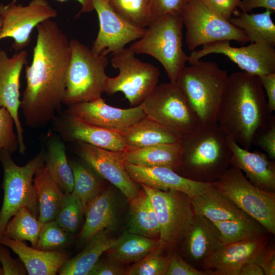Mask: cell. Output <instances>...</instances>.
<instances>
[{
    "label": "cell",
    "mask_w": 275,
    "mask_h": 275,
    "mask_svg": "<svg viewBox=\"0 0 275 275\" xmlns=\"http://www.w3.org/2000/svg\"><path fill=\"white\" fill-rule=\"evenodd\" d=\"M31 64L26 66V86L21 100L25 124L46 125L55 116L65 93L71 58L70 40L56 22L48 19L37 26Z\"/></svg>",
    "instance_id": "obj_1"
},
{
    "label": "cell",
    "mask_w": 275,
    "mask_h": 275,
    "mask_svg": "<svg viewBox=\"0 0 275 275\" xmlns=\"http://www.w3.org/2000/svg\"><path fill=\"white\" fill-rule=\"evenodd\" d=\"M270 114L259 76L243 71L228 75L216 118L227 136L249 150Z\"/></svg>",
    "instance_id": "obj_2"
},
{
    "label": "cell",
    "mask_w": 275,
    "mask_h": 275,
    "mask_svg": "<svg viewBox=\"0 0 275 275\" xmlns=\"http://www.w3.org/2000/svg\"><path fill=\"white\" fill-rule=\"evenodd\" d=\"M180 164L176 171L191 180L217 181L231 166L232 153L227 136L217 123L201 124L180 138Z\"/></svg>",
    "instance_id": "obj_3"
},
{
    "label": "cell",
    "mask_w": 275,
    "mask_h": 275,
    "mask_svg": "<svg viewBox=\"0 0 275 275\" xmlns=\"http://www.w3.org/2000/svg\"><path fill=\"white\" fill-rule=\"evenodd\" d=\"M183 23L180 14H167L151 20L143 36L128 47L135 54H146L163 66L176 84L188 61L183 48Z\"/></svg>",
    "instance_id": "obj_4"
},
{
    "label": "cell",
    "mask_w": 275,
    "mask_h": 275,
    "mask_svg": "<svg viewBox=\"0 0 275 275\" xmlns=\"http://www.w3.org/2000/svg\"><path fill=\"white\" fill-rule=\"evenodd\" d=\"M228 75L216 63L201 60L185 66L179 74L176 84L200 124L217 123V111Z\"/></svg>",
    "instance_id": "obj_5"
},
{
    "label": "cell",
    "mask_w": 275,
    "mask_h": 275,
    "mask_svg": "<svg viewBox=\"0 0 275 275\" xmlns=\"http://www.w3.org/2000/svg\"><path fill=\"white\" fill-rule=\"evenodd\" d=\"M45 153L42 150L23 166L17 165L11 154L3 149L0 161L4 171V199L0 210V237L12 216L22 207L28 209L38 217L37 196L34 177L38 169L45 163Z\"/></svg>",
    "instance_id": "obj_6"
},
{
    "label": "cell",
    "mask_w": 275,
    "mask_h": 275,
    "mask_svg": "<svg viewBox=\"0 0 275 275\" xmlns=\"http://www.w3.org/2000/svg\"><path fill=\"white\" fill-rule=\"evenodd\" d=\"M71 58L63 103L69 106L96 99L104 92L108 58L94 53L77 39L70 40Z\"/></svg>",
    "instance_id": "obj_7"
},
{
    "label": "cell",
    "mask_w": 275,
    "mask_h": 275,
    "mask_svg": "<svg viewBox=\"0 0 275 275\" xmlns=\"http://www.w3.org/2000/svg\"><path fill=\"white\" fill-rule=\"evenodd\" d=\"M129 48L112 53L113 67L118 69L117 76H107L104 92L113 95L122 92L132 106L141 104L153 92L159 82L160 71L154 65L144 62Z\"/></svg>",
    "instance_id": "obj_8"
},
{
    "label": "cell",
    "mask_w": 275,
    "mask_h": 275,
    "mask_svg": "<svg viewBox=\"0 0 275 275\" xmlns=\"http://www.w3.org/2000/svg\"><path fill=\"white\" fill-rule=\"evenodd\" d=\"M141 104L146 116L179 138L200 124L181 90L170 81L158 84Z\"/></svg>",
    "instance_id": "obj_9"
},
{
    "label": "cell",
    "mask_w": 275,
    "mask_h": 275,
    "mask_svg": "<svg viewBox=\"0 0 275 275\" xmlns=\"http://www.w3.org/2000/svg\"><path fill=\"white\" fill-rule=\"evenodd\" d=\"M185 28V42L193 51L200 45L223 41L249 42L245 32L226 20L204 0H189L181 13Z\"/></svg>",
    "instance_id": "obj_10"
},
{
    "label": "cell",
    "mask_w": 275,
    "mask_h": 275,
    "mask_svg": "<svg viewBox=\"0 0 275 275\" xmlns=\"http://www.w3.org/2000/svg\"><path fill=\"white\" fill-rule=\"evenodd\" d=\"M140 185L156 213L161 245L172 253L179 245L195 214L191 197L179 191H163Z\"/></svg>",
    "instance_id": "obj_11"
},
{
    "label": "cell",
    "mask_w": 275,
    "mask_h": 275,
    "mask_svg": "<svg viewBox=\"0 0 275 275\" xmlns=\"http://www.w3.org/2000/svg\"><path fill=\"white\" fill-rule=\"evenodd\" d=\"M213 185L239 208L275 234V192L253 184L238 168L231 166Z\"/></svg>",
    "instance_id": "obj_12"
},
{
    "label": "cell",
    "mask_w": 275,
    "mask_h": 275,
    "mask_svg": "<svg viewBox=\"0 0 275 275\" xmlns=\"http://www.w3.org/2000/svg\"><path fill=\"white\" fill-rule=\"evenodd\" d=\"M57 10L47 0H31L28 5L12 2L0 4V16L3 20L0 40H13L12 48L19 51L28 46L34 28L42 22L57 17Z\"/></svg>",
    "instance_id": "obj_13"
},
{
    "label": "cell",
    "mask_w": 275,
    "mask_h": 275,
    "mask_svg": "<svg viewBox=\"0 0 275 275\" xmlns=\"http://www.w3.org/2000/svg\"><path fill=\"white\" fill-rule=\"evenodd\" d=\"M211 53L223 54L242 71L258 76L275 73L274 47L255 43L242 47L232 46L229 41L205 44L201 49L191 51L188 62L192 64Z\"/></svg>",
    "instance_id": "obj_14"
},
{
    "label": "cell",
    "mask_w": 275,
    "mask_h": 275,
    "mask_svg": "<svg viewBox=\"0 0 275 275\" xmlns=\"http://www.w3.org/2000/svg\"><path fill=\"white\" fill-rule=\"evenodd\" d=\"M92 1L99 23L97 36L91 48L94 53L107 56L118 52L145 33L146 29L135 27L123 19L106 0Z\"/></svg>",
    "instance_id": "obj_15"
},
{
    "label": "cell",
    "mask_w": 275,
    "mask_h": 275,
    "mask_svg": "<svg viewBox=\"0 0 275 275\" xmlns=\"http://www.w3.org/2000/svg\"><path fill=\"white\" fill-rule=\"evenodd\" d=\"M78 153L82 160L103 179L118 188L130 201L140 190L125 167L124 151H115L78 143Z\"/></svg>",
    "instance_id": "obj_16"
},
{
    "label": "cell",
    "mask_w": 275,
    "mask_h": 275,
    "mask_svg": "<svg viewBox=\"0 0 275 275\" xmlns=\"http://www.w3.org/2000/svg\"><path fill=\"white\" fill-rule=\"evenodd\" d=\"M28 52L23 49L16 52L11 57L0 49V107H5L14 120L18 141V150L24 154L26 150L23 129L19 117L20 107V77L23 67L28 63Z\"/></svg>",
    "instance_id": "obj_17"
},
{
    "label": "cell",
    "mask_w": 275,
    "mask_h": 275,
    "mask_svg": "<svg viewBox=\"0 0 275 275\" xmlns=\"http://www.w3.org/2000/svg\"><path fill=\"white\" fill-rule=\"evenodd\" d=\"M66 112L94 125L119 133L146 116L142 104L120 108L108 105L101 97L71 105Z\"/></svg>",
    "instance_id": "obj_18"
},
{
    "label": "cell",
    "mask_w": 275,
    "mask_h": 275,
    "mask_svg": "<svg viewBox=\"0 0 275 275\" xmlns=\"http://www.w3.org/2000/svg\"><path fill=\"white\" fill-rule=\"evenodd\" d=\"M268 234L222 245L203 260L202 268L210 275H239L242 267L254 261L268 244Z\"/></svg>",
    "instance_id": "obj_19"
},
{
    "label": "cell",
    "mask_w": 275,
    "mask_h": 275,
    "mask_svg": "<svg viewBox=\"0 0 275 275\" xmlns=\"http://www.w3.org/2000/svg\"><path fill=\"white\" fill-rule=\"evenodd\" d=\"M125 167L131 179L136 183L163 191H181L190 197L203 193L212 185V183L191 180L167 167H145L125 162Z\"/></svg>",
    "instance_id": "obj_20"
},
{
    "label": "cell",
    "mask_w": 275,
    "mask_h": 275,
    "mask_svg": "<svg viewBox=\"0 0 275 275\" xmlns=\"http://www.w3.org/2000/svg\"><path fill=\"white\" fill-rule=\"evenodd\" d=\"M56 127L60 134L69 141L115 151L127 149L120 133L94 125L66 112L57 121Z\"/></svg>",
    "instance_id": "obj_21"
},
{
    "label": "cell",
    "mask_w": 275,
    "mask_h": 275,
    "mask_svg": "<svg viewBox=\"0 0 275 275\" xmlns=\"http://www.w3.org/2000/svg\"><path fill=\"white\" fill-rule=\"evenodd\" d=\"M222 245L221 233L215 225L196 213L179 244L185 256L195 266L202 265L203 260Z\"/></svg>",
    "instance_id": "obj_22"
},
{
    "label": "cell",
    "mask_w": 275,
    "mask_h": 275,
    "mask_svg": "<svg viewBox=\"0 0 275 275\" xmlns=\"http://www.w3.org/2000/svg\"><path fill=\"white\" fill-rule=\"evenodd\" d=\"M232 153L231 165L245 172L246 177L257 187L275 192V163L266 154L251 152L239 145L227 136Z\"/></svg>",
    "instance_id": "obj_23"
},
{
    "label": "cell",
    "mask_w": 275,
    "mask_h": 275,
    "mask_svg": "<svg viewBox=\"0 0 275 275\" xmlns=\"http://www.w3.org/2000/svg\"><path fill=\"white\" fill-rule=\"evenodd\" d=\"M115 194L111 188H105L87 205L85 221L78 234L80 243L86 244L104 229L113 230L117 224Z\"/></svg>",
    "instance_id": "obj_24"
},
{
    "label": "cell",
    "mask_w": 275,
    "mask_h": 275,
    "mask_svg": "<svg viewBox=\"0 0 275 275\" xmlns=\"http://www.w3.org/2000/svg\"><path fill=\"white\" fill-rule=\"evenodd\" d=\"M0 244L11 249L19 257L29 275H54L68 260L67 253L62 250L44 251L28 246L23 241L4 235Z\"/></svg>",
    "instance_id": "obj_25"
},
{
    "label": "cell",
    "mask_w": 275,
    "mask_h": 275,
    "mask_svg": "<svg viewBox=\"0 0 275 275\" xmlns=\"http://www.w3.org/2000/svg\"><path fill=\"white\" fill-rule=\"evenodd\" d=\"M195 213L213 223L251 217L213 184L203 193L191 197Z\"/></svg>",
    "instance_id": "obj_26"
},
{
    "label": "cell",
    "mask_w": 275,
    "mask_h": 275,
    "mask_svg": "<svg viewBox=\"0 0 275 275\" xmlns=\"http://www.w3.org/2000/svg\"><path fill=\"white\" fill-rule=\"evenodd\" d=\"M181 153L179 141L126 149L124 152V159L125 162L139 166L164 167L176 171L180 164Z\"/></svg>",
    "instance_id": "obj_27"
},
{
    "label": "cell",
    "mask_w": 275,
    "mask_h": 275,
    "mask_svg": "<svg viewBox=\"0 0 275 275\" xmlns=\"http://www.w3.org/2000/svg\"><path fill=\"white\" fill-rule=\"evenodd\" d=\"M111 230L104 229L92 237L85 249L74 257L68 259L58 271L60 275H88L92 267L115 242Z\"/></svg>",
    "instance_id": "obj_28"
},
{
    "label": "cell",
    "mask_w": 275,
    "mask_h": 275,
    "mask_svg": "<svg viewBox=\"0 0 275 275\" xmlns=\"http://www.w3.org/2000/svg\"><path fill=\"white\" fill-rule=\"evenodd\" d=\"M39 208L38 219L42 223L54 219L65 197L64 193L49 175L44 164L34 177Z\"/></svg>",
    "instance_id": "obj_29"
},
{
    "label": "cell",
    "mask_w": 275,
    "mask_h": 275,
    "mask_svg": "<svg viewBox=\"0 0 275 275\" xmlns=\"http://www.w3.org/2000/svg\"><path fill=\"white\" fill-rule=\"evenodd\" d=\"M160 246L158 239L126 231L105 252L110 259L120 264L134 263Z\"/></svg>",
    "instance_id": "obj_30"
},
{
    "label": "cell",
    "mask_w": 275,
    "mask_h": 275,
    "mask_svg": "<svg viewBox=\"0 0 275 275\" xmlns=\"http://www.w3.org/2000/svg\"><path fill=\"white\" fill-rule=\"evenodd\" d=\"M128 232L147 237L158 239L160 225L150 199L143 189L129 201Z\"/></svg>",
    "instance_id": "obj_31"
},
{
    "label": "cell",
    "mask_w": 275,
    "mask_h": 275,
    "mask_svg": "<svg viewBox=\"0 0 275 275\" xmlns=\"http://www.w3.org/2000/svg\"><path fill=\"white\" fill-rule=\"evenodd\" d=\"M272 12L268 10L259 13L236 10L229 21L245 32L251 43L274 47L275 24L271 17Z\"/></svg>",
    "instance_id": "obj_32"
},
{
    "label": "cell",
    "mask_w": 275,
    "mask_h": 275,
    "mask_svg": "<svg viewBox=\"0 0 275 275\" xmlns=\"http://www.w3.org/2000/svg\"><path fill=\"white\" fill-rule=\"evenodd\" d=\"M120 134L127 149L143 148L161 143H177L180 139L147 116Z\"/></svg>",
    "instance_id": "obj_33"
},
{
    "label": "cell",
    "mask_w": 275,
    "mask_h": 275,
    "mask_svg": "<svg viewBox=\"0 0 275 275\" xmlns=\"http://www.w3.org/2000/svg\"><path fill=\"white\" fill-rule=\"evenodd\" d=\"M45 165L52 179L64 193L72 192L73 171L67 160L65 145L59 140L53 139L49 142Z\"/></svg>",
    "instance_id": "obj_34"
},
{
    "label": "cell",
    "mask_w": 275,
    "mask_h": 275,
    "mask_svg": "<svg viewBox=\"0 0 275 275\" xmlns=\"http://www.w3.org/2000/svg\"><path fill=\"white\" fill-rule=\"evenodd\" d=\"M74 176L72 193L79 199L85 209L89 203L105 188L102 178L83 162H69Z\"/></svg>",
    "instance_id": "obj_35"
},
{
    "label": "cell",
    "mask_w": 275,
    "mask_h": 275,
    "mask_svg": "<svg viewBox=\"0 0 275 275\" xmlns=\"http://www.w3.org/2000/svg\"><path fill=\"white\" fill-rule=\"evenodd\" d=\"M42 225L28 209L22 207L9 219L3 235L20 241H29L35 248Z\"/></svg>",
    "instance_id": "obj_36"
},
{
    "label": "cell",
    "mask_w": 275,
    "mask_h": 275,
    "mask_svg": "<svg viewBox=\"0 0 275 275\" xmlns=\"http://www.w3.org/2000/svg\"><path fill=\"white\" fill-rule=\"evenodd\" d=\"M213 223L221 233L223 245L269 234L262 224L252 217Z\"/></svg>",
    "instance_id": "obj_37"
},
{
    "label": "cell",
    "mask_w": 275,
    "mask_h": 275,
    "mask_svg": "<svg viewBox=\"0 0 275 275\" xmlns=\"http://www.w3.org/2000/svg\"><path fill=\"white\" fill-rule=\"evenodd\" d=\"M110 7L129 24L146 29L151 21V0H106Z\"/></svg>",
    "instance_id": "obj_38"
},
{
    "label": "cell",
    "mask_w": 275,
    "mask_h": 275,
    "mask_svg": "<svg viewBox=\"0 0 275 275\" xmlns=\"http://www.w3.org/2000/svg\"><path fill=\"white\" fill-rule=\"evenodd\" d=\"M84 214L79 199L72 192L65 193L63 204L54 219L67 233L73 234L78 231Z\"/></svg>",
    "instance_id": "obj_39"
},
{
    "label": "cell",
    "mask_w": 275,
    "mask_h": 275,
    "mask_svg": "<svg viewBox=\"0 0 275 275\" xmlns=\"http://www.w3.org/2000/svg\"><path fill=\"white\" fill-rule=\"evenodd\" d=\"M160 246L127 269L126 275H166L169 263Z\"/></svg>",
    "instance_id": "obj_40"
},
{
    "label": "cell",
    "mask_w": 275,
    "mask_h": 275,
    "mask_svg": "<svg viewBox=\"0 0 275 275\" xmlns=\"http://www.w3.org/2000/svg\"><path fill=\"white\" fill-rule=\"evenodd\" d=\"M67 233L55 219L43 223L35 248L44 251L60 250L70 242Z\"/></svg>",
    "instance_id": "obj_41"
},
{
    "label": "cell",
    "mask_w": 275,
    "mask_h": 275,
    "mask_svg": "<svg viewBox=\"0 0 275 275\" xmlns=\"http://www.w3.org/2000/svg\"><path fill=\"white\" fill-rule=\"evenodd\" d=\"M14 125V120L8 110L5 107H0V151L5 149L12 154L18 149Z\"/></svg>",
    "instance_id": "obj_42"
},
{
    "label": "cell",
    "mask_w": 275,
    "mask_h": 275,
    "mask_svg": "<svg viewBox=\"0 0 275 275\" xmlns=\"http://www.w3.org/2000/svg\"><path fill=\"white\" fill-rule=\"evenodd\" d=\"M264 151L268 157L275 159V118L270 115L267 124L255 138L254 143Z\"/></svg>",
    "instance_id": "obj_43"
},
{
    "label": "cell",
    "mask_w": 275,
    "mask_h": 275,
    "mask_svg": "<svg viewBox=\"0 0 275 275\" xmlns=\"http://www.w3.org/2000/svg\"><path fill=\"white\" fill-rule=\"evenodd\" d=\"M209 271L199 270L191 265L175 251L169 256V263L166 275H207Z\"/></svg>",
    "instance_id": "obj_44"
},
{
    "label": "cell",
    "mask_w": 275,
    "mask_h": 275,
    "mask_svg": "<svg viewBox=\"0 0 275 275\" xmlns=\"http://www.w3.org/2000/svg\"><path fill=\"white\" fill-rule=\"evenodd\" d=\"M0 263L2 275H25L26 270L19 259H14L8 247L0 244Z\"/></svg>",
    "instance_id": "obj_45"
},
{
    "label": "cell",
    "mask_w": 275,
    "mask_h": 275,
    "mask_svg": "<svg viewBox=\"0 0 275 275\" xmlns=\"http://www.w3.org/2000/svg\"><path fill=\"white\" fill-rule=\"evenodd\" d=\"M186 0H151V21L167 14H180Z\"/></svg>",
    "instance_id": "obj_46"
},
{
    "label": "cell",
    "mask_w": 275,
    "mask_h": 275,
    "mask_svg": "<svg viewBox=\"0 0 275 275\" xmlns=\"http://www.w3.org/2000/svg\"><path fill=\"white\" fill-rule=\"evenodd\" d=\"M121 264L109 258L107 260H100L99 258L88 275H126L127 269Z\"/></svg>",
    "instance_id": "obj_47"
},
{
    "label": "cell",
    "mask_w": 275,
    "mask_h": 275,
    "mask_svg": "<svg viewBox=\"0 0 275 275\" xmlns=\"http://www.w3.org/2000/svg\"><path fill=\"white\" fill-rule=\"evenodd\" d=\"M254 262L263 269L265 275L275 274V250L266 244L260 252Z\"/></svg>",
    "instance_id": "obj_48"
},
{
    "label": "cell",
    "mask_w": 275,
    "mask_h": 275,
    "mask_svg": "<svg viewBox=\"0 0 275 275\" xmlns=\"http://www.w3.org/2000/svg\"><path fill=\"white\" fill-rule=\"evenodd\" d=\"M205 2L215 12L226 20H229L240 0H204Z\"/></svg>",
    "instance_id": "obj_49"
},
{
    "label": "cell",
    "mask_w": 275,
    "mask_h": 275,
    "mask_svg": "<svg viewBox=\"0 0 275 275\" xmlns=\"http://www.w3.org/2000/svg\"><path fill=\"white\" fill-rule=\"evenodd\" d=\"M266 97L267 107L270 114L275 110V73L259 76Z\"/></svg>",
    "instance_id": "obj_50"
},
{
    "label": "cell",
    "mask_w": 275,
    "mask_h": 275,
    "mask_svg": "<svg viewBox=\"0 0 275 275\" xmlns=\"http://www.w3.org/2000/svg\"><path fill=\"white\" fill-rule=\"evenodd\" d=\"M238 8L243 12L249 13L254 9L262 8L275 11V0H240Z\"/></svg>",
    "instance_id": "obj_51"
},
{
    "label": "cell",
    "mask_w": 275,
    "mask_h": 275,
    "mask_svg": "<svg viewBox=\"0 0 275 275\" xmlns=\"http://www.w3.org/2000/svg\"><path fill=\"white\" fill-rule=\"evenodd\" d=\"M239 275H264L262 268L254 261L245 264L241 268Z\"/></svg>",
    "instance_id": "obj_52"
},
{
    "label": "cell",
    "mask_w": 275,
    "mask_h": 275,
    "mask_svg": "<svg viewBox=\"0 0 275 275\" xmlns=\"http://www.w3.org/2000/svg\"><path fill=\"white\" fill-rule=\"evenodd\" d=\"M17 0H13L12 2H16ZM60 2H65L68 0H57ZM81 6V9L77 14L79 16L81 13H89L94 10V7L92 0H76Z\"/></svg>",
    "instance_id": "obj_53"
},
{
    "label": "cell",
    "mask_w": 275,
    "mask_h": 275,
    "mask_svg": "<svg viewBox=\"0 0 275 275\" xmlns=\"http://www.w3.org/2000/svg\"><path fill=\"white\" fill-rule=\"evenodd\" d=\"M2 23H3V20L1 16H0V32L2 29Z\"/></svg>",
    "instance_id": "obj_54"
},
{
    "label": "cell",
    "mask_w": 275,
    "mask_h": 275,
    "mask_svg": "<svg viewBox=\"0 0 275 275\" xmlns=\"http://www.w3.org/2000/svg\"><path fill=\"white\" fill-rule=\"evenodd\" d=\"M0 275H2V267L1 265V263H0Z\"/></svg>",
    "instance_id": "obj_55"
},
{
    "label": "cell",
    "mask_w": 275,
    "mask_h": 275,
    "mask_svg": "<svg viewBox=\"0 0 275 275\" xmlns=\"http://www.w3.org/2000/svg\"><path fill=\"white\" fill-rule=\"evenodd\" d=\"M186 2H187L189 0H186Z\"/></svg>",
    "instance_id": "obj_56"
}]
</instances>
